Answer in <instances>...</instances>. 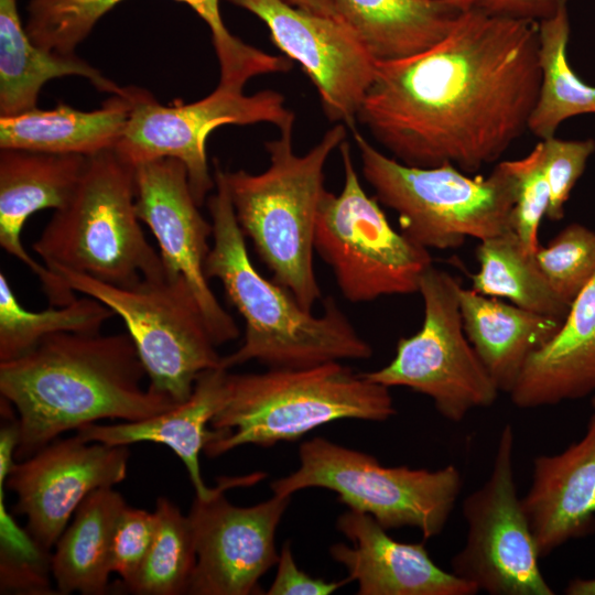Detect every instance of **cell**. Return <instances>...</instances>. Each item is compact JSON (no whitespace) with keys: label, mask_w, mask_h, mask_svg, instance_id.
I'll use <instances>...</instances> for the list:
<instances>
[{"label":"cell","mask_w":595,"mask_h":595,"mask_svg":"<svg viewBox=\"0 0 595 595\" xmlns=\"http://www.w3.org/2000/svg\"><path fill=\"white\" fill-rule=\"evenodd\" d=\"M304 11L338 20L335 0H284Z\"/></svg>","instance_id":"ab89813d"},{"label":"cell","mask_w":595,"mask_h":595,"mask_svg":"<svg viewBox=\"0 0 595 595\" xmlns=\"http://www.w3.org/2000/svg\"><path fill=\"white\" fill-rule=\"evenodd\" d=\"M337 18L377 61L420 53L445 37L464 11L440 0H335Z\"/></svg>","instance_id":"484cf974"},{"label":"cell","mask_w":595,"mask_h":595,"mask_svg":"<svg viewBox=\"0 0 595 595\" xmlns=\"http://www.w3.org/2000/svg\"><path fill=\"white\" fill-rule=\"evenodd\" d=\"M155 513L126 506L121 511L111 542V572L129 583L140 570L153 541Z\"/></svg>","instance_id":"d590c367"},{"label":"cell","mask_w":595,"mask_h":595,"mask_svg":"<svg viewBox=\"0 0 595 595\" xmlns=\"http://www.w3.org/2000/svg\"><path fill=\"white\" fill-rule=\"evenodd\" d=\"M595 393V277L571 304L562 327L527 359L511 402L520 409L556 405Z\"/></svg>","instance_id":"7402d4cb"},{"label":"cell","mask_w":595,"mask_h":595,"mask_svg":"<svg viewBox=\"0 0 595 595\" xmlns=\"http://www.w3.org/2000/svg\"><path fill=\"white\" fill-rule=\"evenodd\" d=\"M122 0H31L25 31L40 47L74 55L75 47L96 22ZM185 2L209 26L220 68L218 85L242 90L260 75L284 73L292 67L288 56L268 54L232 35L225 26L219 0H178Z\"/></svg>","instance_id":"ffe728a7"},{"label":"cell","mask_w":595,"mask_h":595,"mask_svg":"<svg viewBox=\"0 0 595 595\" xmlns=\"http://www.w3.org/2000/svg\"><path fill=\"white\" fill-rule=\"evenodd\" d=\"M47 552L29 538L20 542H1L0 584L2 593H52L45 573Z\"/></svg>","instance_id":"8d00e7d4"},{"label":"cell","mask_w":595,"mask_h":595,"mask_svg":"<svg viewBox=\"0 0 595 595\" xmlns=\"http://www.w3.org/2000/svg\"><path fill=\"white\" fill-rule=\"evenodd\" d=\"M567 0H561L550 17L539 21V96L528 131L541 140L555 136L566 119L595 113V87L583 82L567 60L570 40Z\"/></svg>","instance_id":"f1b7e54d"},{"label":"cell","mask_w":595,"mask_h":595,"mask_svg":"<svg viewBox=\"0 0 595 595\" xmlns=\"http://www.w3.org/2000/svg\"><path fill=\"white\" fill-rule=\"evenodd\" d=\"M543 165L550 187L547 218L553 221L564 217L565 204L587 160L595 152V140H563L555 136L541 140Z\"/></svg>","instance_id":"e575fe53"},{"label":"cell","mask_w":595,"mask_h":595,"mask_svg":"<svg viewBox=\"0 0 595 595\" xmlns=\"http://www.w3.org/2000/svg\"><path fill=\"white\" fill-rule=\"evenodd\" d=\"M561 0H474L473 7L489 14L539 22L550 17Z\"/></svg>","instance_id":"f35d334b"},{"label":"cell","mask_w":595,"mask_h":595,"mask_svg":"<svg viewBox=\"0 0 595 595\" xmlns=\"http://www.w3.org/2000/svg\"><path fill=\"white\" fill-rule=\"evenodd\" d=\"M461 288L457 278L432 264L419 283L421 328L398 340L388 365L363 372L388 388L405 387L431 398L437 412L455 423L474 409L493 405L500 392L465 334Z\"/></svg>","instance_id":"8fae6325"},{"label":"cell","mask_w":595,"mask_h":595,"mask_svg":"<svg viewBox=\"0 0 595 595\" xmlns=\"http://www.w3.org/2000/svg\"><path fill=\"white\" fill-rule=\"evenodd\" d=\"M458 299L468 340L499 391L507 393L530 355L552 339L564 321L463 286Z\"/></svg>","instance_id":"cb8c5ba5"},{"label":"cell","mask_w":595,"mask_h":595,"mask_svg":"<svg viewBox=\"0 0 595 595\" xmlns=\"http://www.w3.org/2000/svg\"><path fill=\"white\" fill-rule=\"evenodd\" d=\"M214 167L216 192L207 199L213 246L205 274L220 281L245 321L241 346L221 357L220 366L229 369L256 360L270 368H305L371 357V346L332 298L324 301L323 314L314 316L288 289L258 272L232 208L224 169L216 160Z\"/></svg>","instance_id":"3957f363"},{"label":"cell","mask_w":595,"mask_h":595,"mask_svg":"<svg viewBox=\"0 0 595 595\" xmlns=\"http://www.w3.org/2000/svg\"><path fill=\"white\" fill-rule=\"evenodd\" d=\"M479 269L470 274L472 288L479 294L505 298L512 304L564 320L570 311L541 272L534 253L528 252L511 230L479 241Z\"/></svg>","instance_id":"f546056e"},{"label":"cell","mask_w":595,"mask_h":595,"mask_svg":"<svg viewBox=\"0 0 595 595\" xmlns=\"http://www.w3.org/2000/svg\"><path fill=\"white\" fill-rule=\"evenodd\" d=\"M113 315L106 304L85 294L64 306L28 311L18 301L6 274L0 272V363L28 353L56 333H99Z\"/></svg>","instance_id":"4dcf8cb0"},{"label":"cell","mask_w":595,"mask_h":595,"mask_svg":"<svg viewBox=\"0 0 595 595\" xmlns=\"http://www.w3.org/2000/svg\"><path fill=\"white\" fill-rule=\"evenodd\" d=\"M299 468L271 484L274 495L320 487L348 509L370 515L387 531L412 527L424 539L440 534L462 489L457 467H388L369 454L313 437L299 447Z\"/></svg>","instance_id":"ba28073f"},{"label":"cell","mask_w":595,"mask_h":595,"mask_svg":"<svg viewBox=\"0 0 595 595\" xmlns=\"http://www.w3.org/2000/svg\"><path fill=\"white\" fill-rule=\"evenodd\" d=\"M515 433L504 425L487 480L463 501L466 541L452 558V572L490 595H553L518 497Z\"/></svg>","instance_id":"4fadbf2b"},{"label":"cell","mask_w":595,"mask_h":595,"mask_svg":"<svg viewBox=\"0 0 595 595\" xmlns=\"http://www.w3.org/2000/svg\"><path fill=\"white\" fill-rule=\"evenodd\" d=\"M344 186L325 191L315 220L314 251L331 267L339 291L353 303L419 292L432 266L423 248L388 221L376 197L364 191L349 144L339 145Z\"/></svg>","instance_id":"30bf717a"},{"label":"cell","mask_w":595,"mask_h":595,"mask_svg":"<svg viewBox=\"0 0 595 595\" xmlns=\"http://www.w3.org/2000/svg\"><path fill=\"white\" fill-rule=\"evenodd\" d=\"M87 78L98 90L126 95L98 69L74 55H63L34 44L22 28L17 0H0V115L15 116L36 108L42 86L63 76Z\"/></svg>","instance_id":"4316f807"},{"label":"cell","mask_w":595,"mask_h":595,"mask_svg":"<svg viewBox=\"0 0 595 595\" xmlns=\"http://www.w3.org/2000/svg\"><path fill=\"white\" fill-rule=\"evenodd\" d=\"M353 132L361 172L382 205L399 217L401 232L426 249H455L513 230L516 180L508 161L488 176L472 177L451 163L407 165Z\"/></svg>","instance_id":"52a82bcc"},{"label":"cell","mask_w":595,"mask_h":595,"mask_svg":"<svg viewBox=\"0 0 595 595\" xmlns=\"http://www.w3.org/2000/svg\"><path fill=\"white\" fill-rule=\"evenodd\" d=\"M136 209L134 166L115 149L87 158L67 203L55 209L33 250L50 269L130 288L165 269Z\"/></svg>","instance_id":"8992f818"},{"label":"cell","mask_w":595,"mask_h":595,"mask_svg":"<svg viewBox=\"0 0 595 595\" xmlns=\"http://www.w3.org/2000/svg\"><path fill=\"white\" fill-rule=\"evenodd\" d=\"M540 83L539 22L472 7L431 47L377 61L357 122L407 165L472 174L528 130Z\"/></svg>","instance_id":"6da1fadb"},{"label":"cell","mask_w":595,"mask_h":595,"mask_svg":"<svg viewBox=\"0 0 595 595\" xmlns=\"http://www.w3.org/2000/svg\"><path fill=\"white\" fill-rule=\"evenodd\" d=\"M86 155L1 149L0 246L36 274L52 306H64L76 296L69 284L35 261L21 241L34 213L63 207L74 193L87 163Z\"/></svg>","instance_id":"ac0fdd59"},{"label":"cell","mask_w":595,"mask_h":595,"mask_svg":"<svg viewBox=\"0 0 595 595\" xmlns=\"http://www.w3.org/2000/svg\"><path fill=\"white\" fill-rule=\"evenodd\" d=\"M134 181L137 214L158 241L165 273L187 281L217 346L237 338L239 328L205 274L213 225L198 209L185 165L172 158L141 162Z\"/></svg>","instance_id":"e0dca14e"},{"label":"cell","mask_w":595,"mask_h":595,"mask_svg":"<svg viewBox=\"0 0 595 595\" xmlns=\"http://www.w3.org/2000/svg\"><path fill=\"white\" fill-rule=\"evenodd\" d=\"M567 595H595V577H576L570 581L564 588Z\"/></svg>","instance_id":"60d3db41"},{"label":"cell","mask_w":595,"mask_h":595,"mask_svg":"<svg viewBox=\"0 0 595 595\" xmlns=\"http://www.w3.org/2000/svg\"><path fill=\"white\" fill-rule=\"evenodd\" d=\"M516 180V201L512 212L513 231L530 252L541 246L539 228L550 203V187L543 165V145L538 142L523 158L508 161Z\"/></svg>","instance_id":"836d02e7"},{"label":"cell","mask_w":595,"mask_h":595,"mask_svg":"<svg viewBox=\"0 0 595 595\" xmlns=\"http://www.w3.org/2000/svg\"><path fill=\"white\" fill-rule=\"evenodd\" d=\"M349 582L314 578L300 570L294 561L291 545L285 541L279 553L277 573L266 594L268 595H328Z\"/></svg>","instance_id":"74e56055"},{"label":"cell","mask_w":595,"mask_h":595,"mask_svg":"<svg viewBox=\"0 0 595 595\" xmlns=\"http://www.w3.org/2000/svg\"><path fill=\"white\" fill-rule=\"evenodd\" d=\"M584 435L563 452L533 459L521 504L540 558L595 532V401Z\"/></svg>","instance_id":"44dd1931"},{"label":"cell","mask_w":595,"mask_h":595,"mask_svg":"<svg viewBox=\"0 0 595 595\" xmlns=\"http://www.w3.org/2000/svg\"><path fill=\"white\" fill-rule=\"evenodd\" d=\"M534 258L551 289L571 306L595 277V231L569 224Z\"/></svg>","instance_id":"d6a6232c"},{"label":"cell","mask_w":595,"mask_h":595,"mask_svg":"<svg viewBox=\"0 0 595 595\" xmlns=\"http://www.w3.org/2000/svg\"><path fill=\"white\" fill-rule=\"evenodd\" d=\"M130 97L128 87L126 95H112L93 111L60 102L54 109L0 116V149L86 156L115 149L128 122Z\"/></svg>","instance_id":"d4e9b609"},{"label":"cell","mask_w":595,"mask_h":595,"mask_svg":"<svg viewBox=\"0 0 595 595\" xmlns=\"http://www.w3.org/2000/svg\"><path fill=\"white\" fill-rule=\"evenodd\" d=\"M336 527L350 542L331 545V556L356 581L359 595H474L472 583L441 569L423 543L393 540L370 515L348 509Z\"/></svg>","instance_id":"d6986e66"},{"label":"cell","mask_w":595,"mask_h":595,"mask_svg":"<svg viewBox=\"0 0 595 595\" xmlns=\"http://www.w3.org/2000/svg\"><path fill=\"white\" fill-rule=\"evenodd\" d=\"M75 291L110 307L126 324L149 378V388L176 403L186 401L197 377L221 357L187 281L165 273L130 288L116 286L65 269Z\"/></svg>","instance_id":"9c48e42d"},{"label":"cell","mask_w":595,"mask_h":595,"mask_svg":"<svg viewBox=\"0 0 595 595\" xmlns=\"http://www.w3.org/2000/svg\"><path fill=\"white\" fill-rule=\"evenodd\" d=\"M396 412L388 387L340 361L229 374L227 399L203 452L213 458L246 444L269 447L336 420L380 422Z\"/></svg>","instance_id":"5b68a950"},{"label":"cell","mask_w":595,"mask_h":595,"mask_svg":"<svg viewBox=\"0 0 595 595\" xmlns=\"http://www.w3.org/2000/svg\"><path fill=\"white\" fill-rule=\"evenodd\" d=\"M156 528L149 552L125 588L138 595L187 594L196 564V548L188 516L165 497L156 499Z\"/></svg>","instance_id":"1f68e13d"},{"label":"cell","mask_w":595,"mask_h":595,"mask_svg":"<svg viewBox=\"0 0 595 595\" xmlns=\"http://www.w3.org/2000/svg\"><path fill=\"white\" fill-rule=\"evenodd\" d=\"M440 1H446L452 4L457 6L458 8L466 10L473 7L474 0H440Z\"/></svg>","instance_id":"b9f144b4"},{"label":"cell","mask_w":595,"mask_h":595,"mask_svg":"<svg viewBox=\"0 0 595 595\" xmlns=\"http://www.w3.org/2000/svg\"><path fill=\"white\" fill-rule=\"evenodd\" d=\"M263 473L218 478L207 499L195 497L187 513L192 524L196 564L187 594H260L259 580L279 560L274 536L291 496L274 495L251 507L232 505L224 493L250 486Z\"/></svg>","instance_id":"5bb4252c"},{"label":"cell","mask_w":595,"mask_h":595,"mask_svg":"<svg viewBox=\"0 0 595 595\" xmlns=\"http://www.w3.org/2000/svg\"><path fill=\"white\" fill-rule=\"evenodd\" d=\"M130 99L128 122L115 150L133 166L160 158L181 161L199 206L215 186L206 154V141L213 130L224 125L259 122L283 130L295 121L294 112L284 106V97L270 89L246 95L217 85L197 101L163 106L148 91L131 87Z\"/></svg>","instance_id":"7c38bea8"},{"label":"cell","mask_w":595,"mask_h":595,"mask_svg":"<svg viewBox=\"0 0 595 595\" xmlns=\"http://www.w3.org/2000/svg\"><path fill=\"white\" fill-rule=\"evenodd\" d=\"M147 377L126 333L61 332L28 353L0 363V393L14 409L22 461L62 433L102 419L140 421L176 403L142 381Z\"/></svg>","instance_id":"7a4b0ae2"},{"label":"cell","mask_w":595,"mask_h":595,"mask_svg":"<svg viewBox=\"0 0 595 595\" xmlns=\"http://www.w3.org/2000/svg\"><path fill=\"white\" fill-rule=\"evenodd\" d=\"M129 455L128 445L87 442L76 434L11 465L4 482L17 494L14 510L26 517L25 531L41 550L55 547L91 491L126 478Z\"/></svg>","instance_id":"2e32d148"},{"label":"cell","mask_w":595,"mask_h":595,"mask_svg":"<svg viewBox=\"0 0 595 595\" xmlns=\"http://www.w3.org/2000/svg\"><path fill=\"white\" fill-rule=\"evenodd\" d=\"M126 506L121 494L112 487L98 488L82 501L50 560L60 593H106L112 573L113 530Z\"/></svg>","instance_id":"83f0119b"},{"label":"cell","mask_w":595,"mask_h":595,"mask_svg":"<svg viewBox=\"0 0 595 595\" xmlns=\"http://www.w3.org/2000/svg\"><path fill=\"white\" fill-rule=\"evenodd\" d=\"M228 369L219 366L203 371L196 379L191 397L175 407L140 421L117 424L89 423L76 430L87 442L108 445H130L153 442L167 446L183 462L196 496L209 498L216 490L203 480L199 454L212 435L208 430L215 414L228 396Z\"/></svg>","instance_id":"603a6c76"},{"label":"cell","mask_w":595,"mask_h":595,"mask_svg":"<svg viewBox=\"0 0 595 595\" xmlns=\"http://www.w3.org/2000/svg\"><path fill=\"white\" fill-rule=\"evenodd\" d=\"M337 123L309 152L295 154L293 127L267 141L268 169L259 174L225 171L232 208L242 234L252 241L273 281L288 289L307 311L321 299L313 268L314 228L326 191L324 167L331 153L346 141Z\"/></svg>","instance_id":"277c9868"},{"label":"cell","mask_w":595,"mask_h":595,"mask_svg":"<svg viewBox=\"0 0 595 595\" xmlns=\"http://www.w3.org/2000/svg\"><path fill=\"white\" fill-rule=\"evenodd\" d=\"M258 17L272 42L296 61L315 85L331 121L354 131L357 112L376 73L377 60L339 20L284 0H227Z\"/></svg>","instance_id":"9a60e30c"},{"label":"cell","mask_w":595,"mask_h":595,"mask_svg":"<svg viewBox=\"0 0 595 595\" xmlns=\"http://www.w3.org/2000/svg\"><path fill=\"white\" fill-rule=\"evenodd\" d=\"M591 400L595 401V393L592 396Z\"/></svg>","instance_id":"7bdbcfd3"}]
</instances>
